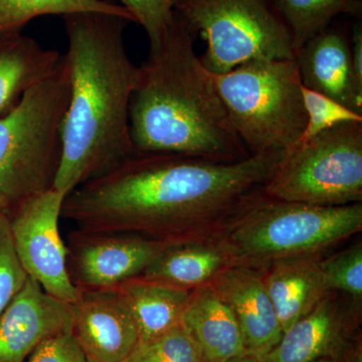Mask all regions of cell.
I'll list each match as a JSON object with an SVG mask.
<instances>
[{"instance_id": "cell-11", "label": "cell", "mask_w": 362, "mask_h": 362, "mask_svg": "<svg viewBox=\"0 0 362 362\" xmlns=\"http://www.w3.org/2000/svg\"><path fill=\"white\" fill-rule=\"evenodd\" d=\"M361 307L328 291L306 315L284 331L264 362H314L323 357H342L359 334Z\"/></svg>"}, {"instance_id": "cell-2", "label": "cell", "mask_w": 362, "mask_h": 362, "mask_svg": "<svg viewBox=\"0 0 362 362\" xmlns=\"http://www.w3.org/2000/svg\"><path fill=\"white\" fill-rule=\"evenodd\" d=\"M68 51L64 64L70 99L63 123V153L54 189L68 195L135 153L130 103L139 66L126 49L133 21L106 13L63 16Z\"/></svg>"}, {"instance_id": "cell-30", "label": "cell", "mask_w": 362, "mask_h": 362, "mask_svg": "<svg viewBox=\"0 0 362 362\" xmlns=\"http://www.w3.org/2000/svg\"><path fill=\"white\" fill-rule=\"evenodd\" d=\"M343 362H362L361 333L350 341L342 356Z\"/></svg>"}, {"instance_id": "cell-13", "label": "cell", "mask_w": 362, "mask_h": 362, "mask_svg": "<svg viewBox=\"0 0 362 362\" xmlns=\"http://www.w3.org/2000/svg\"><path fill=\"white\" fill-rule=\"evenodd\" d=\"M71 304L47 294L28 277L0 314V362H25L47 338L71 330Z\"/></svg>"}, {"instance_id": "cell-18", "label": "cell", "mask_w": 362, "mask_h": 362, "mask_svg": "<svg viewBox=\"0 0 362 362\" xmlns=\"http://www.w3.org/2000/svg\"><path fill=\"white\" fill-rule=\"evenodd\" d=\"M61 52L23 33L0 37V117L13 110L33 86L61 65Z\"/></svg>"}, {"instance_id": "cell-15", "label": "cell", "mask_w": 362, "mask_h": 362, "mask_svg": "<svg viewBox=\"0 0 362 362\" xmlns=\"http://www.w3.org/2000/svg\"><path fill=\"white\" fill-rule=\"evenodd\" d=\"M302 85L362 115V88L352 69L350 42L341 33L325 30L305 42L296 56Z\"/></svg>"}, {"instance_id": "cell-27", "label": "cell", "mask_w": 362, "mask_h": 362, "mask_svg": "<svg viewBox=\"0 0 362 362\" xmlns=\"http://www.w3.org/2000/svg\"><path fill=\"white\" fill-rule=\"evenodd\" d=\"M144 28L150 49H157L175 20L173 0H119Z\"/></svg>"}, {"instance_id": "cell-24", "label": "cell", "mask_w": 362, "mask_h": 362, "mask_svg": "<svg viewBox=\"0 0 362 362\" xmlns=\"http://www.w3.org/2000/svg\"><path fill=\"white\" fill-rule=\"evenodd\" d=\"M328 291L340 293L356 306L362 302V243L321 259Z\"/></svg>"}, {"instance_id": "cell-21", "label": "cell", "mask_w": 362, "mask_h": 362, "mask_svg": "<svg viewBox=\"0 0 362 362\" xmlns=\"http://www.w3.org/2000/svg\"><path fill=\"white\" fill-rule=\"evenodd\" d=\"M78 13H113L135 23L125 7L108 0H0V37L21 33L40 16Z\"/></svg>"}, {"instance_id": "cell-17", "label": "cell", "mask_w": 362, "mask_h": 362, "mask_svg": "<svg viewBox=\"0 0 362 362\" xmlns=\"http://www.w3.org/2000/svg\"><path fill=\"white\" fill-rule=\"evenodd\" d=\"M180 324L209 362L246 356L237 318L211 283L192 290Z\"/></svg>"}, {"instance_id": "cell-28", "label": "cell", "mask_w": 362, "mask_h": 362, "mask_svg": "<svg viewBox=\"0 0 362 362\" xmlns=\"http://www.w3.org/2000/svg\"><path fill=\"white\" fill-rule=\"evenodd\" d=\"M25 362H88V359L70 330L45 339Z\"/></svg>"}, {"instance_id": "cell-6", "label": "cell", "mask_w": 362, "mask_h": 362, "mask_svg": "<svg viewBox=\"0 0 362 362\" xmlns=\"http://www.w3.org/2000/svg\"><path fill=\"white\" fill-rule=\"evenodd\" d=\"M214 75L230 120L250 154L284 151L307 117L296 59H257Z\"/></svg>"}, {"instance_id": "cell-31", "label": "cell", "mask_w": 362, "mask_h": 362, "mask_svg": "<svg viewBox=\"0 0 362 362\" xmlns=\"http://www.w3.org/2000/svg\"><path fill=\"white\" fill-rule=\"evenodd\" d=\"M226 362H261L258 359L254 358V357L250 356H243L237 357V358L230 359V361Z\"/></svg>"}, {"instance_id": "cell-16", "label": "cell", "mask_w": 362, "mask_h": 362, "mask_svg": "<svg viewBox=\"0 0 362 362\" xmlns=\"http://www.w3.org/2000/svg\"><path fill=\"white\" fill-rule=\"evenodd\" d=\"M323 254L301 255L274 262L261 271L283 333L306 315L328 292Z\"/></svg>"}, {"instance_id": "cell-9", "label": "cell", "mask_w": 362, "mask_h": 362, "mask_svg": "<svg viewBox=\"0 0 362 362\" xmlns=\"http://www.w3.org/2000/svg\"><path fill=\"white\" fill-rule=\"evenodd\" d=\"M65 195L47 190L28 199L9 214L14 247L28 277L47 294L73 304L81 291L68 272V250L61 233L59 218Z\"/></svg>"}, {"instance_id": "cell-22", "label": "cell", "mask_w": 362, "mask_h": 362, "mask_svg": "<svg viewBox=\"0 0 362 362\" xmlns=\"http://www.w3.org/2000/svg\"><path fill=\"white\" fill-rule=\"evenodd\" d=\"M291 35L295 54L339 14L356 13L361 0H271Z\"/></svg>"}, {"instance_id": "cell-5", "label": "cell", "mask_w": 362, "mask_h": 362, "mask_svg": "<svg viewBox=\"0 0 362 362\" xmlns=\"http://www.w3.org/2000/svg\"><path fill=\"white\" fill-rule=\"evenodd\" d=\"M70 99L64 64L0 117V211L54 188L63 153V123Z\"/></svg>"}, {"instance_id": "cell-3", "label": "cell", "mask_w": 362, "mask_h": 362, "mask_svg": "<svg viewBox=\"0 0 362 362\" xmlns=\"http://www.w3.org/2000/svg\"><path fill=\"white\" fill-rule=\"evenodd\" d=\"M135 152L233 162L249 153L230 120L213 73L195 54L194 32L175 16L139 66L130 103Z\"/></svg>"}, {"instance_id": "cell-14", "label": "cell", "mask_w": 362, "mask_h": 362, "mask_svg": "<svg viewBox=\"0 0 362 362\" xmlns=\"http://www.w3.org/2000/svg\"><path fill=\"white\" fill-rule=\"evenodd\" d=\"M211 285L232 308L242 331L247 356L265 361L280 341L283 329L261 272L228 266Z\"/></svg>"}, {"instance_id": "cell-19", "label": "cell", "mask_w": 362, "mask_h": 362, "mask_svg": "<svg viewBox=\"0 0 362 362\" xmlns=\"http://www.w3.org/2000/svg\"><path fill=\"white\" fill-rule=\"evenodd\" d=\"M228 266L223 249L207 237L168 245L140 277L192 291L211 283Z\"/></svg>"}, {"instance_id": "cell-23", "label": "cell", "mask_w": 362, "mask_h": 362, "mask_svg": "<svg viewBox=\"0 0 362 362\" xmlns=\"http://www.w3.org/2000/svg\"><path fill=\"white\" fill-rule=\"evenodd\" d=\"M122 362H209L181 324L160 337L139 341Z\"/></svg>"}, {"instance_id": "cell-4", "label": "cell", "mask_w": 362, "mask_h": 362, "mask_svg": "<svg viewBox=\"0 0 362 362\" xmlns=\"http://www.w3.org/2000/svg\"><path fill=\"white\" fill-rule=\"evenodd\" d=\"M362 230V202L321 206L252 195L209 238L230 266L263 271L279 259L326 250Z\"/></svg>"}, {"instance_id": "cell-33", "label": "cell", "mask_w": 362, "mask_h": 362, "mask_svg": "<svg viewBox=\"0 0 362 362\" xmlns=\"http://www.w3.org/2000/svg\"><path fill=\"white\" fill-rule=\"evenodd\" d=\"M88 362H94V361H88Z\"/></svg>"}, {"instance_id": "cell-25", "label": "cell", "mask_w": 362, "mask_h": 362, "mask_svg": "<svg viewBox=\"0 0 362 362\" xmlns=\"http://www.w3.org/2000/svg\"><path fill=\"white\" fill-rule=\"evenodd\" d=\"M306 125L298 141H306L330 129L333 126L346 122H362V115L302 85Z\"/></svg>"}, {"instance_id": "cell-8", "label": "cell", "mask_w": 362, "mask_h": 362, "mask_svg": "<svg viewBox=\"0 0 362 362\" xmlns=\"http://www.w3.org/2000/svg\"><path fill=\"white\" fill-rule=\"evenodd\" d=\"M173 8L206 40L201 59L214 75L252 59H296L289 30L271 0H173Z\"/></svg>"}, {"instance_id": "cell-1", "label": "cell", "mask_w": 362, "mask_h": 362, "mask_svg": "<svg viewBox=\"0 0 362 362\" xmlns=\"http://www.w3.org/2000/svg\"><path fill=\"white\" fill-rule=\"evenodd\" d=\"M283 152L233 162L135 152L66 195L61 216L83 232L130 233L166 245L204 239L263 189Z\"/></svg>"}, {"instance_id": "cell-26", "label": "cell", "mask_w": 362, "mask_h": 362, "mask_svg": "<svg viewBox=\"0 0 362 362\" xmlns=\"http://www.w3.org/2000/svg\"><path fill=\"white\" fill-rule=\"evenodd\" d=\"M28 277L14 247L8 216L0 211V314L23 289Z\"/></svg>"}, {"instance_id": "cell-10", "label": "cell", "mask_w": 362, "mask_h": 362, "mask_svg": "<svg viewBox=\"0 0 362 362\" xmlns=\"http://www.w3.org/2000/svg\"><path fill=\"white\" fill-rule=\"evenodd\" d=\"M168 246L130 233L76 230L66 246L69 275L80 291L114 289L140 277Z\"/></svg>"}, {"instance_id": "cell-32", "label": "cell", "mask_w": 362, "mask_h": 362, "mask_svg": "<svg viewBox=\"0 0 362 362\" xmlns=\"http://www.w3.org/2000/svg\"><path fill=\"white\" fill-rule=\"evenodd\" d=\"M314 362H343L342 357H323V358L318 359V361Z\"/></svg>"}, {"instance_id": "cell-7", "label": "cell", "mask_w": 362, "mask_h": 362, "mask_svg": "<svg viewBox=\"0 0 362 362\" xmlns=\"http://www.w3.org/2000/svg\"><path fill=\"white\" fill-rule=\"evenodd\" d=\"M264 194L321 206L362 202V122H346L284 150Z\"/></svg>"}, {"instance_id": "cell-29", "label": "cell", "mask_w": 362, "mask_h": 362, "mask_svg": "<svg viewBox=\"0 0 362 362\" xmlns=\"http://www.w3.org/2000/svg\"><path fill=\"white\" fill-rule=\"evenodd\" d=\"M350 52H351L354 77L357 84L362 88V28L361 25H354L352 30Z\"/></svg>"}, {"instance_id": "cell-20", "label": "cell", "mask_w": 362, "mask_h": 362, "mask_svg": "<svg viewBox=\"0 0 362 362\" xmlns=\"http://www.w3.org/2000/svg\"><path fill=\"white\" fill-rule=\"evenodd\" d=\"M127 305L139 341L152 339L180 325L192 291L141 277L116 288Z\"/></svg>"}, {"instance_id": "cell-12", "label": "cell", "mask_w": 362, "mask_h": 362, "mask_svg": "<svg viewBox=\"0 0 362 362\" xmlns=\"http://www.w3.org/2000/svg\"><path fill=\"white\" fill-rule=\"evenodd\" d=\"M71 333L88 361L122 362L139 342L137 328L120 292L83 290L71 304Z\"/></svg>"}]
</instances>
